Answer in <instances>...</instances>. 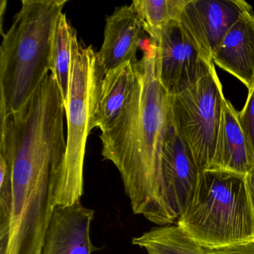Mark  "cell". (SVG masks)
<instances>
[{
  "label": "cell",
  "instance_id": "1",
  "mask_svg": "<svg viewBox=\"0 0 254 254\" xmlns=\"http://www.w3.org/2000/svg\"><path fill=\"white\" fill-rule=\"evenodd\" d=\"M65 104L43 83L17 112L1 117L0 154L11 180L9 230L0 254H41L64 176Z\"/></svg>",
  "mask_w": 254,
  "mask_h": 254
},
{
  "label": "cell",
  "instance_id": "2",
  "mask_svg": "<svg viewBox=\"0 0 254 254\" xmlns=\"http://www.w3.org/2000/svg\"><path fill=\"white\" fill-rule=\"evenodd\" d=\"M141 44L142 55L134 65V87L123 112L102 132L104 160L121 175L133 212L158 226L177 223L168 200L163 174V152L170 124L169 96L155 72V45Z\"/></svg>",
  "mask_w": 254,
  "mask_h": 254
},
{
  "label": "cell",
  "instance_id": "3",
  "mask_svg": "<svg viewBox=\"0 0 254 254\" xmlns=\"http://www.w3.org/2000/svg\"><path fill=\"white\" fill-rule=\"evenodd\" d=\"M67 0H22L0 47V117L20 111L53 68L55 32Z\"/></svg>",
  "mask_w": 254,
  "mask_h": 254
},
{
  "label": "cell",
  "instance_id": "4",
  "mask_svg": "<svg viewBox=\"0 0 254 254\" xmlns=\"http://www.w3.org/2000/svg\"><path fill=\"white\" fill-rule=\"evenodd\" d=\"M177 224L203 249L254 242V208L245 176L200 172L191 201Z\"/></svg>",
  "mask_w": 254,
  "mask_h": 254
},
{
  "label": "cell",
  "instance_id": "5",
  "mask_svg": "<svg viewBox=\"0 0 254 254\" xmlns=\"http://www.w3.org/2000/svg\"><path fill=\"white\" fill-rule=\"evenodd\" d=\"M103 77L98 65L97 53L91 46L80 44L74 29L69 96L65 105L67 125L66 166L58 205L72 204L81 200L84 194L86 144L92 130L90 124L98 84Z\"/></svg>",
  "mask_w": 254,
  "mask_h": 254
},
{
  "label": "cell",
  "instance_id": "6",
  "mask_svg": "<svg viewBox=\"0 0 254 254\" xmlns=\"http://www.w3.org/2000/svg\"><path fill=\"white\" fill-rule=\"evenodd\" d=\"M224 97L214 63L209 74L197 84L169 96L171 123L190 148L200 172L212 168Z\"/></svg>",
  "mask_w": 254,
  "mask_h": 254
},
{
  "label": "cell",
  "instance_id": "7",
  "mask_svg": "<svg viewBox=\"0 0 254 254\" xmlns=\"http://www.w3.org/2000/svg\"><path fill=\"white\" fill-rule=\"evenodd\" d=\"M151 41L155 45L156 75L169 96L184 93L210 72L213 62L200 53L179 20L163 26Z\"/></svg>",
  "mask_w": 254,
  "mask_h": 254
},
{
  "label": "cell",
  "instance_id": "8",
  "mask_svg": "<svg viewBox=\"0 0 254 254\" xmlns=\"http://www.w3.org/2000/svg\"><path fill=\"white\" fill-rule=\"evenodd\" d=\"M251 7L244 0H187L178 20L200 53L212 61L227 31Z\"/></svg>",
  "mask_w": 254,
  "mask_h": 254
},
{
  "label": "cell",
  "instance_id": "9",
  "mask_svg": "<svg viewBox=\"0 0 254 254\" xmlns=\"http://www.w3.org/2000/svg\"><path fill=\"white\" fill-rule=\"evenodd\" d=\"M95 212L81 200L53 210L43 242L41 254H92L97 248L90 239Z\"/></svg>",
  "mask_w": 254,
  "mask_h": 254
},
{
  "label": "cell",
  "instance_id": "10",
  "mask_svg": "<svg viewBox=\"0 0 254 254\" xmlns=\"http://www.w3.org/2000/svg\"><path fill=\"white\" fill-rule=\"evenodd\" d=\"M200 173L190 148L170 119L163 147V174L168 200L178 220L191 201Z\"/></svg>",
  "mask_w": 254,
  "mask_h": 254
},
{
  "label": "cell",
  "instance_id": "11",
  "mask_svg": "<svg viewBox=\"0 0 254 254\" xmlns=\"http://www.w3.org/2000/svg\"><path fill=\"white\" fill-rule=\"evenodd\" d=\"M144 32L133 4L119 7L107 17L103 44L97 53L98 65L103 76L127 62L136 64V52L141 47Z\"/></svg>",
  "mask_w": 254,
  "mask_h": 254
},
{
  "label": "cell",
  "instance_id": "12",
  "mask_svg": "<svg viewBox=\"0 0 254 254\" xmlns=\"http://www.w3.org/2000/svg\"><path fill=\"white\" fill-rule=\"evenodd\" d=\"M212 62L237 78L248 90L254 84V12L241 14L214 52Z\"/></svg>",
  "mask_w": 254,
  "mask_h": 254
},
{
  "label": "cell",
  "instance_id": "13",
  "mask_svg": "<svg viewBox=\"0 0 254 254\" xmlns=\"http://www.w3.org/2000/svg\"><path fill=\"white\" fill-rule=\"evenodd\" d=\"M239 113L224 96L215 157L210 170L246 176L254 169V157L241 126Z\"/></svg>",
  "mask_w": 254,
  "mask_h": 254
},
{
  "label": "cell",
  "instance_id": "14",
  "mask_svg": "<svg viewBox=\"0 0 254 254\" xmlns=\"http://www.w3.org/2000/svg\"><path fill=\"white\" fill-rule=\"evenodd\" d=\"M134 65L130 62L110 71L99 81L91 117V130L106 131L123 112L135 84Z\"/></svg>",
  "mask_w": 254,
  "mask_h": 254
},
{
  "label": "cell",
  "instance_id": "15",
  "mask_svg": "<svg viewBox=\"0 0 254 254\" xmlns=\"http://www.w3.org/2000/svg\"><path fill=\"white\" fill-rule=\"evenodd\" d=\"M131 242L148 254H206L178 224L153 227Z\"/></svg>",
  "mask_w": 254,
  "mask_h": 254
},
{
  "label": "cell",
  "instance_id": "16",
  "mask_svg": "<svg viewBox=\"0 0 254 254\" xmlns=\"http://www.w3.org/2000/svg\"><path fill=\"white\" fill-rule=\"evenodd\" d=\"M74 29L68 22L66 14L62 13L55 32L51 72L57 80L65 105L69 96L72 63V38Z\"/></svg>",
  "mask_w": 254,
  "mask_h": 254
},
{
  "label": "cell",
  "instance_id": "17",
  "mask_svg": "<svg viewBox=\"0 0 254 254\" xmlns=\"http://www.w3.org/2000/svg\"><path fill=\"white\" fill-rule=\"evenodd\" d=\"M187 0H134L132 4L144 30L154 41L159 31L172 20L179 19Z\"/></svg>",
  "mask_w": 254,
  "mask_h": 254
},
{
  "label": "cell",
  "instance_id": "18",
  "mask_svg": "<svg viewBox=\"0 0 254 254\" xmlns=\"http://www.w3.org/2000/svg\"><path fill=\"white\" fill-rule=\"evenodd\" d=\"M11 205V174L5 157L0 154V246L8 238Z\"/></svg>",
  "mask_w": 254,
  "mask_h": 254
},
{
  "label": "cell",
  "instance_id": "19",
  "mask_svg": "<svg viewBox=\"0 0 254 254\" xmlns=\"http://www.w3.org/2000/svg\"><path fill=\"white\" fill-rule=\"evenodd\" d=\"M239 116L241 126L254 157V84L248 90L246 102Z\"/></svg>",
  "mask_w": 254,
  "mask_h": 254
},
{
  "label": "cell",
  "instance_id": "20",
  "mask_svg": "<svg viewBox=\"0 0 254 254\" xmlns=\"http://www.w3.org/2000/svg\"><path fill=\"white\" fill-rule=\"evenodd\" d=\"M206 254H254V242L220 250L204 249Z\"/></svg>",
  "mask_w": 254,
  "mask_h": 254
},
{
  "label": "cell",
  "instance_id": "21",
  "mask_svg": "<svg viewBox=\"0 0 254 254\" xmlns=\"http://www.w3.org/2000/svg\"><path fill=\"white\" fill-rule=\"evenodd\" d=\"M245 179H246L247 185H248V190H249L251 201H252L253 206L254 208V169L245 176Z\"/></svg>",
  "mask_w": 254,
  "mask_h": 254
}]
</instances>
